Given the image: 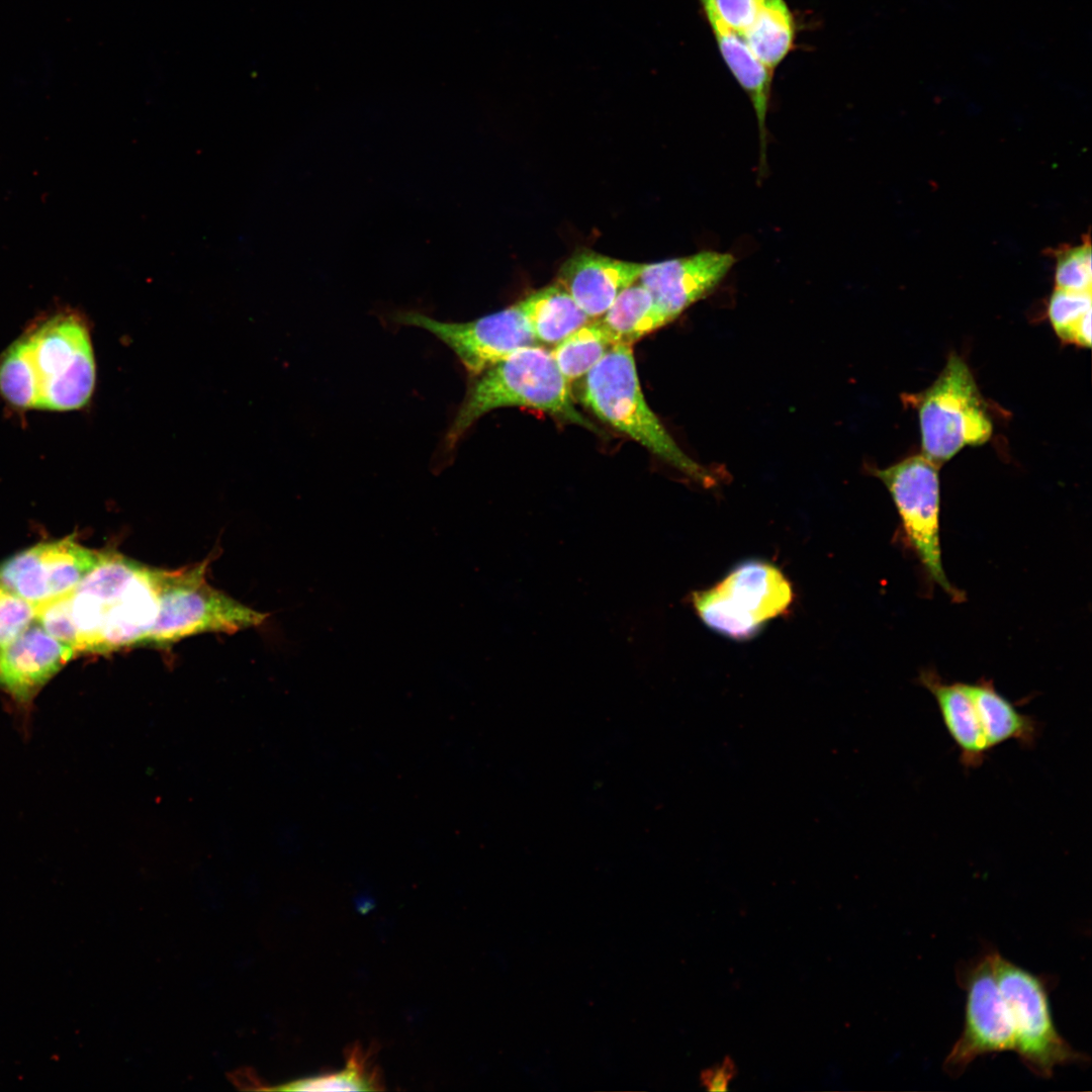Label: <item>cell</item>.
<instances>
[{
    "label": "cell",
    "mask_w": 1092,
    "mask_h": 1092,
    "mask_svg": "<svg viewBox=\"0 0 1092 1092\" xmlns=\"http://www.w3.org/2000/svg\"><path fill=\"white\" fill-rule=\"evenodd\" d=\"M37 547L39 569L50 601L73 593L95 566L100 554L80 545L73 537L40 543Z\"/></svg>",
    "instance_id": "ffe728a7"
},
{
    "label": "cell",
    "mask_w": 1092,
    "mask_h": 1092,
    "mask_svg": "<svg viewBox=\"0 0 1092 1092\" xmlns=\"http://www.w3.org/2000/svg\"><path fill=\"white\" fill-rule=\"evenodd\" d=\"M600 318L592 320L550 351L568 382L584 376L616 345Z\"/></svg>",
    "instance_id": "44dd1931"
},
{
    "label": "cell",
    "mask_w": 1092,
    "mask_h": 1092,
    "mask_svg": "<svg viewBox=\"0 0 1092 1092\" xmlns=\"http://www.w3.org/2000/svg\"><path fill=\"white\" fill-rule=\"evenodd\" d=\"M599 318L617 344L631 346L668 324L651 293L638 281L624 289Z\"/></svg>",
    "instance_id": "ac0fdd59"
},
{
    "label": "cell",
    "mask_w": 1092,
    "mask_h": 1092,
    "mask_svg": "<svg viewBox=\"0 0 1092 1092\" xmlns=\"http://www.w3.org/2000/svg\"><path fill=\"white\" fill-rule=\"evenodd\" d=\"M28 338L39 385L37 408L65 412L86 405L96 369L85 323L75 314H58Z\"/></svg>",
    "instance_id": "52a82bcc"
},
{
    "label": "cell",
    "mask_w": 1092,
    "mask_h": 1092,
    "mask_svg": "<svg viewBox=\"0 0 1092 1092\" xmlns=\"http://www.w3.org/2000/svg\"><path fill=\"white\" fill-rule=\"evenodd\" d=\"M35 621V607L20 597L0 592V647L12 642Z\"/></svg>",
    "instance_id": "83f0119b"
},
{
    "label": "cell",
    "mask_w": 1092,
    "mask_h": 1092,
    "mask_svg": "<svg viewBox=\"0 0 1092 1092\" xmlns=\"http://www.w3.org/2000/svg\"><path fill=\"white\" fill-rule=\"evenodd\" d=\"M918 682L934 698L945 729L960 751L965 768L982 765L990 748L976 707L961 682H945L934 670H922Z\"/></svg>",
    "instance_id": "5bb4252c"
},
{
    "label": "cell",
    "mask_w": 1092,
    "mask_h": 1092,
    "mask_svg": "<svg viewBox=\"0 0 1092 1092\" xmlns=\"http://www.w3.org/2000/svg\"><path fill=\"white\" fill-rule=\"evenodd\" d=\"M704 15L726 66L747 94L753 106L759 130V169L762 173L766 164L767 130L765 121L775 71L766 67L753 55L740 34L724 26L713 15Z\"/></svg>",
    "instance_id": "9a60e30c"
},
{
    "label": "cell",
    "mask_w": 1092,
    "mask_h": 1092,
    "mask_svg": "<svg viewBox=\"0 0 1092 1092\" xmlns=\"http://www.w3.org/2000/svg\"><path fill=\"white\" fill-rule=\"evenodd\" d=\"M704 14L742 34L756 18L764 0H698Z\"/></svg>",
    "instance_id": "4316f807"
},
{
    "label": "cell",
    "mask_w": 1092,
    "mask_h": 1092,
    "mask_svg": "<svg viewBox=\"0 0 1092 1092\" xmlns=\"http://www.w3.org/2000/svg\"><path fill=\"white\" fill-rule=\"evenodd\" d=\"M995 951L987 947L957 967V981L966 992V1006L962 1033L943 1063V1070L951 1077L961 1076L980 1056L1014 1052L1010 1017L994 972Z\"/></svg>",
    "instance_id": "9c48e42d"
},
{
    "label": "cell",
    "mask_w": 1092,
    "mask_h": 1092,
    "mask_svg": "<svg viewBox=\"0 0 1092 1092\" xmlns=\"http://www.w3.org/2000/svg\"><path fill=\"white\" fill-rule=\"evenodd\" d=\"M735 1075V1067L731 1060L726 1059L723 1063L703 1072L701 1079L703 1085L713 1092L726 1091Z\"/></svg>",
    "instance_id": "f1b7e54d"
},
{
    "label": "cell",
    "mask_w": 1092,
    "mask_h": 1092,
    "mask_svg": "<svg viewBox=\"0 0 1092 1092\" xmlns=\"http://www.w3.org/2000/svg\"><path fill=\"white\" fill-rule=\"evenodd\" d=\"M939 465L923 454L909 456L874 474L888 488L907 541L932 581L954 600L962 599L946 578L939 541Z\"/></svg>",
    "instance_id": "ba28073f"
},
{
    "label": "cell",
    "mask_w": 1092,
    "mask_h": 1092,
    "mask_svg": "<svg viewBox=\"0 0 1092 1092\" xmlns=\"http://www.w3.org/2000/svg\"><path fill=\"white\" fill-rule=\"evenodd\" d=\"M395 322L434 335L474 377L516 351L537 343L520 301L469 322H443L414 310L398 312Z\"/></svg>",
    "instance_id": "30bf717a"
},
{
    "label": "cell",
    "mask_w": 1092,
    "mask_h": 1092,
    "mask_svg": "<svg viewBox=\"0 0 1092 1092\" xmlns=\"http://www.w3.org/2000/svg\"><path fill=\"white\" fill-rule=\"evenodd\" d=\"M581 399L599 419L688 477L705 486L716 483L714 475L678 446L649 407L631 345L616 344L584 375Z\"/></svg>",
    "instance_id": "7a4b0ae2"
},
{
    "label": "cell",
    "mask_w": 1092,
    "mask_h": 1092,
    "mask_svg": "<svg viewBox=\"0 0 1092 1092\" xmlns=\"http://www.w3.org/2000/svg\"><path fill=\"white\" fill-rule=\"evenodd\" d=\"M906 398L917 410L922 454L937 465L992 436L986 403L970 368L956 353L927 389Z\"/></svg>",
    "instance_id": "3957f363"
},
{
    "label": "cell",
    "mask_w": 1092,
    "mask_h": 1092,
    "mask_svg": "<svg viewBox=\"0 0 1092 1092\" xmlns=\"http://www.w3.org/2000/svg\"><path fill=\"white\" fill-rule=\"evenodd\" d=\"M445 436L453 450L483 415L505 406H525L596 431L575 407L569 382L550 351L536 345L522 348L475 376Z\"/></svg>",
    "instance_id": "6da1fadb"
},
{
    "label": "cell",
    "mask_w": 1092,
    "mask_h": 1092,
    "mask_svg": "<svg viewBox=\"0 0 1092 1092\" xmlns=\"http://www.w3.org/2000/svg\"><path fill=\"white\" fill-rule=\"evenodd\" d=\"M537 341L557 344L590 322L574 299L556 282L520 300Z\"/></svg>",
    "instance_id": "e0dca14e"
},
{
    "label": "cell",
    "mask_w": 1092,
    "mask_h": 1092,
    "mask_svg": "<svg viewBox=\"0 0 1092 1092\" xmlns=\"http://www.w3.org/2000/svg\"><path fill=\"white\" fill-rule=\"evenodd\" d=\"M71 594L35 607V621L54 638L77 653L78 637L71 615Z\"/></svg>",
    "instance_id": "484cf974"
},
{
    "label": "cell",
    "mask_w": 1092,
    "mask_h": 1092,
    "mask_svg": "<svg viewBox=\"0 0 1092 1092\" xmlns=\"http://www.w3.org/2000/svg\"><path fill=\"white\" fill-rule=\"evenodd\" d=\"M793 599L792 584L782 570L760 559L738 563L715 585L694 592L691 598L710 630L736 641L755 637L788 611Z\"/></svg>",
    "instance_id": "277c9868"
},
{
    "label": "cell",
    "mask_w": 1092,
    "mask_h": 1092,
    "mask_svg": "<svg viewBox=\"0 0 1092 1092\" xmlns=\"http://www.w3.org/2000/svg\"><path fill=\"white\" fill-rule=\"evenodd\" d=\"M285 1091H371L379 1089L378 1076L371 1070L364 1052L349 1053L346 1067L336 1073L296 1080L277 1088Z\"/></svg>",
    "instance_id": "cb8c5ba5"
},
{
    "label": "cell",
    "mask_w": 1092,
    "mask_h": 1092,
    "mask_svg": "<svg viewBox=\"0 0 1092 1092\" xmlns=\"http://www.w3.org/2000/svg\"><path fill=\"white\" fill-rule=\"evenodd\" d=\"M1048 316L1062 341L1091 346V291L1055 288L1048 302Z\"/></svg>",
    "instance_id": "603a6c76"
},
{
    "label": "cell",
    "mask_w": 1092,
    "mask_h": 1092,
    "mask_svg": "<svg viewBox=\"0 0 1092 1092\" xmlns=\"http://www.w3.org/2000/svg\"><path fill=\"white\" fill-rule=\"evenodd\" d=\"M735 261L730 253L702 251L687 257L646 264L638 282L648 289L669 324L694 303L708 296L725 278Z\"/></svg>",
    "instance_id": "8fae6325"
},
{
    "label": "cell",
    "mask_w": 1092,
    "mask_h": 1092,
    "mask_svg": "<svg viewBox=\"0 0 1092 1092\" xmlns=\"http://www.w3.org/2000/svg\"><path fill=\"white\" fill-rule=\"evenodd\" d=\"M1055 288L1091 291V245L1087 239L1078 246L1065 247L1056 255Z\"/></svg>",
    "instance_id": "d4e9b609"
},
{
    "label": "cell",
    "mask_w": 1092,
    "mask_h": 1092,
    "mask_svg": "<svg viewBox=\"0 0 1092 1092\" xmlns=\"http://www.w3.org/2000/svg\"><path fill=\"white\" fill-rule=\"evenodd\" d=\"M267 617L210 586L204 564L162 569L159 612L143 645H169L205 632L233 633L261 625Z\"/></svg>",
    "instance_id": "5b68a950"
},
{
    "label": "cell",
    "mask_w": 1092,
    "mask_h": 1092,
    "mask_svg": "<svg viewBox=\"0 0 1092 1092\" xmlns=\"http://www.w3.org/2000/svg\"><path fill=\"white\" fill-rule=\"evenodd\" d=\"M0 393L16 407L38 406L39 385L28 336L14 342L0 361Z\"/></svg>",
    "instance_id": "7402d4cb"
},
{
    "label": "cell",
    "mask_w": 1092,
    "mask_h": 1092,
    "mask_svg": "<svg viewBox=\"0 0 1092 1092\" xmlns=\"http://www.w3.org/2000/svg\"><path fill=\"white\" fill-rule=\"evenodd\" d=\"M645 265L582 249L563 262L555 282L590 318L596 320L624 289L638 281Z\"/></svg>",
    "instance_id": "7c38bea8"
},
{
    "label": "cell",
    "mask_w": 1092,
    "mask_h": 1092,
    "mask_svg": "<svg viewBox=\"0 0 1092 1092\" xmlns=\"http://www.w3.org/2000/svg\"><path fill=\"white\" fill-rule=\"evenodd\" d=\"M2 589H3V588L1 587V584H0V592H1Z\"/></svg>",
    "instance_id": "f546056e"
},
{
    "label": "cell",
    "mask_w": 1092,
    "mask_h": 1092,
    "mask_svg": "<svg viewBox=\"0 0 1092 1092\" xmlns=\"http://www.w3.org/2000/svg\"><path fill=\"white\" fill-rule=\"evenodd\" d=\"M995 977L1014 1034V1052L1034 1075L1053 1076L1057 1066L1090 1061L1059 1033L1054 1023L1044 981L1002 957L994 954Z\"/></svg>",
    "instance_id": "8992f818"
},
{
    "label": "cell",
    "mask_w": 1092,
    "mask_h": 1092,
    "mask_svg": "<svg viewBox=\"0 0 1092 1092\" xmlns=\"http://www.w3.org/2000/svg\"><path fill=\"white\" fill-rule=\"evenodd\" d=\"M75 650L51 636L37 622L0 647V686L19 700L30 699Z\"/></svg>",
    "instance_id": "4fadbf2b"
},
{
    "label": "cell",
    "mask_w": 1092,
    "mask_h": 1092,
    "mask_svg": "<svg viewBox=\"0 0 1092 1092\" xmlns=\"http://www.w3.org/2000/svg\"><path fill=\"white\" fill-rule=\"evenodd\" d=\"M753 55L775 69L794 50L796 23L785 0H764L752 24L741 34Z\"/></svg>",
    "instance_id": "d6986e66"
},
{
    "label": "cell",
    "mask_w": 1092,
    "mask_h": 1092,
    "mask_svg": "<svg viewBox=\"0 0 1092 1092\" xmlns=\"http://www.w3.org/2000/svg\"><path fill=\"white\" fill-rule=\"evenodd\" d=\"M972 699L990 750L1014 740L1023 748H1032L1040 735L1041 723L1022 714L1016 705L1001 695L992 680L961 682Z\"/></svg>",
    "instance_id": "2e32d148"
}]
</instances>
